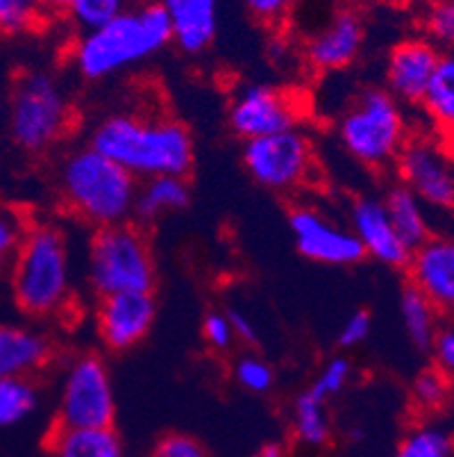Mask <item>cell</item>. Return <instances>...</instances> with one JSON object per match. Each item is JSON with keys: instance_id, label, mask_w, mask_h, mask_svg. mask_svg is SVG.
Listing matches in <instances>:
<instances>
[{"instance_id": "5", "label": "cell", "mask_w": 454, "mask_h": 457, "mask_svg": "<svg viewBox=\"0 0 454 457\" xmlns=\"http://www.w3.org/2000/svg\"><path fill=\"white\" fill-rule=\"evenodd\" d=\"M5 116L12 144L32 157L57 151L78 128L69 87L48 69L21 71L5 103Z\"/></svg>"}, {"instance_id": "25", "label": "cell", "mask_w": 454, "mask_h": 457, "mask_svg": "<svg viewBox=\"0 0 454 457\" xmlns=\"http://www.w3.org/2000/svg\"><path fill=\"white\" fill-rule=\"evenodd\" d=\"M420 107L441 132L454 135V51L441 53Z\"/></svg>"}, {"instance_id": "22", "label": "cell", "mask_w": 454, "mask_h": 457, "mask_svg": "<svg viewBox=\"0 0 454 457\" xmlns=\"http://www.w3.org/2000/svg\"><path fill=\"white\" fill-rule=\"evenodd\" d=\"M382 201H384V207L389 212V219L393 223L395 232H398V237L409 251H416L420 244L430 239L432 226L430 216H427V207L405 185H400V182L391 185L384 191Z\"/></svg>"}, {"instance_id": "39", "label": "cell", "mask_w": 454, "mask_h": 457, "mask_svg": "<svg viewBox=\"0 0 454 457\" xmlns=\"http://www.w3.org/2000/svg\"><path fill=\"white\" fill-rule=\"evenodd\" d=\"M430 353L434 355V367L454 380V317H448V323L439 326Z\"/></svg>"}, {"instance_id": "14", "label": "cell", "mask_w": 454, "mask_h": 457, "mask_svg": "<svg viewBox=\"0 0 454 457\" xmlns=\"http://www.w3.org/2000/svg\"><path fill=\"white\" fill-rule=\"evenodd\" d=\"M366 44V23L352 7H341L316 28L302 44L307 69L318 76H332L350 69L359 60Z\"/></svg>"}, {"instance_id": "2", "label": "cell", "mask_w": 454, "mask_h": 457, "mask_svg": "<svg viewBox=\"0 0 454 457\" xmlns=\"http://www.w3.org/2000/svg\"><path fill=\"white\" fill-rule=\"evenodd\" d=\"M170 46V26L160 3H139L105 26L78 32L66 60L85 82H105L161 55Z\"/></svg>"}, {"instance_id": "7", "label": "cell", "mask_w": 454, "mask_h": 457, "mask_svg": "<svg viewBox=\"0 0 454 457\" xmlns=\"http://www.w3.org/2000/svg\"><path fill=\"white\" fill-rule=\"evenodd\" d=\"M85 276L95 298L123 292H155L157 260L148 228L125 221L91 230Z\"/></svg>"}, {"instance_id": "19", "label": "cell", "mask_w": 454, "mask_h": 457, "mask_svg": "<svg viewBox=\"0 0 454 457\" xmlns=\"http://www.w3.org/2000/svg\"><path fill=\"white\" fill-rule=\"evenodd\" d=\"M170 26V44L189 57L205 55L219 35L220 0H157Z\"/></svg>"}, {"instance_id": "21", "label": "cell", "mask_w": 454, "mask_h": 457, "mask_svg": "<svg viewBox=\"0 0 454 457\" xmlns=\"http://www.w3.org/2000/svg\"><path fill=\"white\" fill-rule=\"evenodd\" d=\"M191 203V187L186 178L157 176L139 180L132 210V221L150 228L170 214L186 210Z\"/></svg>"}, {"instance_id": "4", "label": "cell", "mask_w": 454, "mask_h": 457, "mask_svg": "<svg viewBox=\"0 0 454 457\" xmlns=\"http://www.w3.org/2000/svg\"><path fill=\"white\" fill-rule=\"evenodd\" d=\"M12 301L28 319L66 314L75 294L70 235L55 219H32L10 267Z\"/></svg>"}, {"instance_id": "10", "label": "cell", "mask_w": 454, "mask_h": 457, "mask_svg": "<svg viewBox=\"0 0 454 457\" xmlns=\"http://www.w3.org/2000/svg\"><path fill=\"white\" fill-rule=\"evenodd\" d=\"M225 123L239 141L275 135L302 123L298 94L273 82H248L230 96Z\"/></svg>"}, {"instance_id": "18", "label": "cell", "mask_w": 454, "mask_h": 457, "mask_svg": "<svg viewBox=\"0 0 454 457\" xmlns=\"http://www.w3.org/2000/svg\"><path fill=\"white\" fill-rule=\"evenodd\" d=\"M55 360V339L39 326L0 323V378H37Z\"/></svg>"}, {"instance_id": "17", "label": "cell", "mask_w": 454, "mask_h": 457, "mask_svg": "<svg viewBox=\"0 0 454 457\" xmlns=\"http://www.w3.org/2000/svg\"><path fill=\"white\" fill-rule=\"evenodd\" d=\"M407 282L434 305L441 317H454V237H434L411 251Z\"/></svg>"}, {"instance_id": "37", "label": "cell", "mask_w": 454, "mask_h": 457, "mask_svg": "<svg viewBox=\"0 0 454 457\" xmlns=\"http://www.w3.org/2000/svg\"><path fill=\"white\" fill-rule=\"evenodd\" d=\"M302 0H244L245 10L261 26H282Z\"/></svg>"}, {"instance_id": "27", "label": "cell", "mask_w": 454, "mask_h": 457, "mask_svg": "<svg viewBox=\"0 0 454 457\" xmlns=\"http://www.w3.org/2000/svg\"><path fill=\"white\" fill-rule=\"evenodd\" d=\"M352 376H355V364H352V360L345 353H339V355H332L330 360H325L320 364V369L316 371L314 380L310 382L307 389L316 398H320V401L330 403L348 389Z\"/></svg>"}, {"instance_id": "29", "label": "cell", "mask_w": 454, "mask_h": 457, "mask_svg": "<svg viewBox=\"0 0 454 457\" xmlns=\"http://www.w3.org/2000/svg\"><path fill=\"white\" fill-rule=\"evenodd\" d=\"M44 26L37 0H0V37H28Z\"/></svg>"}, {"instance_id": "35", "label": "cell", "mask_w": 454, "mask_h": 457, "mask_svg": "<svg viewBox=\"0 0 454 457\" xmlns=\"http://www.w3.org/2000/svg\"><path fill=\"white\" fill-rule=\"evenodd\" d=\"M425 32L434 46L454 51V0H434L427 7Z\"/></svg>"}, {"instance_id": "11", "label": "cell", "mask_w": 454, "mask_h": 457, "mask_svg": "<svg viewBox=\"0 0 454 457\" xmlns=\"http://www.w3.org/2000/svg\"><path fill=\"white\" fill-rule=\"evenodd\" d=\"M291 239L305 260L323 267L348 269L366 260L364 248L348 228V223L334 221L325 210L311 203H293L289 207Z\"/></svg>"}, {"instance_id": "38", "label": "cell", "mask_w": 454, "mask_h": 457, "mask_svg": "<svg viewBox=\"0 0 454 457\" xmlns=\"http://www.w3.org/2000/svg\"><path fill=\"white\" fill-rule=\"evenodd\" d=\"M370 330H373V314H370L366 307H359V310L350 312L345 321L341 323L339 337H336V344H339L343 351H352V348L361 346L370 337Z\"/></svg>"}, {"instance_id": "41", "label": "cell", "mask_w": 454, "mask_h": 457, "mask_svg": "<svg viewBox=\"0 0 454 457\" xmlns=\"http://www.w3.org/2000/svg\"><path fill=\"white\" fill-rule=\"evenodd\" d=\"M73 3L75 0H37V5H39V12L45 19V23L50 19H66Z\"/></svg>"}, {"instance_id": "12", "label": "cell", "mask_w": 454, "mask_h": 457, "mask_svg": "<svg viewBox=\"0 0 454 457\" xmlns=\"http://www.w3.org/2000/svg\"><path fill=\"white\" fill-rule=\"evenodd\" d=\"M398 182L432 210H454V162L430 137H409L393 164Z\"/></svg>"}, {"instance_id": "13", "label": "cell", "mask_w": 454, "mask_h": 457, "mask_svg": "<svg viewBox=\"0 0 454 457\" xmlns=\"http://www.w3.org/2000/svg\"><path fill=\"white\" fill-rule=\"evenodd\" d=\"M155 292H123L95 298L94 328L107 353H128L145 342L157 321Z\"/></svg>"}, {"instance_id": "20", "label": "cell", "mask_w": 454, "mask_h": 457, "mask_svg": "<svg viewBox=\"0 0 454 457\" xmlns=\"http://www.w3.org/2000/svg\"><path fill=\"white\" fill-rule=\"evenodd\" d=\"M48 457H128L123 437L114 426L105 428H50L45 437Z\"/></svg>"}, {"instance_id": "8", "label": "cell", "mask_w": 454, "mask_h": 457, "mask_svg": "<svg viewBox=\"0 0 454 457\" xmlns=\"http://www.w3.org/2000/svg\"><path fill=\"white\" fill-rule=\"evenodd\" d=\"M241 162L250 180L275 196H291L320 178L318 153L300 126L244 141Z\"/></svg>"}, {"instance_id": "36", "label": "cell", "mask_w": 454, "mask_h": 457, "mask_svg": "<svg viewBox=\"0 0 454 457\" xmlns=\"http://www.w3.org/2000/svg\"><path fill=\"white\" fill-rule=\"evenodd\" d=\"M148 457H211V453L194 435L170 430L153 444Z\"/></svg>"}, {"instance_id": "23", "label": "cell", "mask_w": 454, "mask_h": 457, "mask_svg": "<svg viewBox=\"0 0 454 457\" xmlns=\"http://www.w3.org/2000/svg\"><path fill=\"white\" fill-rule=\"evenodd\" d=\"M330 403L316 398L310 389L295 394L289 410L293 439L310 451H323L332 442V419L327 412Z\"/></svg>"}, {"instance_id": "9", "label": "cell", "mask_w": 454, "mask_h": 457, "mask_svg": "<svg viewBox=\"0 0 454 457\" xmlns=\"http://www.w3.org/2000/svg\"><path fill=\"white\" fill-rule=\"evenodd\" d=\"M116 394L107 360L100 353L80 351L62 362L55 396V426H114Z\"/></svg>"}, {"instance_id": "28", "label": "cell", "mask_w": 454, "mask_h": 457, "mask_svg": "<svg viewBox=\"0 0 454 457\" xmlns=\"http://www.w3.org/2000/svg\"><path fill=\"white\" fill-rule=\"evenodd\" d=\"M275 369L266 357L257 353H241L232 362V380L236 387L252 396H264L275 387Z\"/></svg>"}, {"instance_id": "26", "label": "cell", "mask_w": 454, "mask_h": 457, "mask_svg": "<svg viewBox=\"0 0 454 457\" xmlns=\"http://www.w3.org/2000/svg\"><path fill=\"white\" fill-rule=\"evenodd\" d=\"M39 403L41 387L37 378H0V430L35 417Z\"/></svg>"}, {"instance_id": "15", "label": "cell", "mask_w": 454, "mask_h": 457, "mask_svg": "<svg viewBox=\"0 0 454 457\" xmlns=\"http://www.w3.org/2000/svg\"><path fill=\"white\" fill-rule=\"evenodd\" d=\"M439 46L432 44L427 37H407L398 41L386 53L382 87L400 105L420 107V101L439 64Z\"/></svg>"}, {"instance_id": "30", "label": "cell", "mask_w": 454, "mask_h": 457, "mask_svg": "<svg viewBox=\"0 0 454 457\" xmlns=\"http://www.w3.org/2000/svg\"><path fill=\"white\" fill-rule=\"evenodd\" d=\"M454 446L448 432L436 426H420L407 435L391 457H452Z\"/></svg>"}, {"instance_id": "40", "label": "cell", "mask_w": 454, "mask_h": 457, "mask_svg": "<svg viewBox=\"0 0 454 457\" xmlns=\"http://www.w3.org/2000/svg\"><path fill=\"white\" fill-rule=\"evenodd\" d=\"M225 312H227V319L232 323L236 342L245 344V346H255L257 339H260V330H257L255 321H252L248 312L241 310V307H227Z\"/></svg>"}, {"instance_id": "33", "label": "cell", "mask_w": 454, "mask_h": 457, "mask_svg": "<svg viewBox=\"0 0 454 457\" xmlns=\"http://www.w3.org/2000/svg\"><path fill=\"white\" fill-rule=\"evenodd\" d=\"M450 387H452V380L441 369H423L411 382V401L425 412L441 410L448 403Z\"/></svg>"}, {"instance_id": "42", "label": "cell", "mask_w": 454, "mask_h": 457, "mask_svg": "<svg viewBox=\"0 0 454 457\" xmlns=\"http://www.w3.org/2000/svg\"><path fill=\"white\" fill-rule=\"evenodd\" d=\"M255 457H291V451L282 442H268L257 451Z\"/></svg>"}, {"instance_id": "43", "label": "cell", "mask_w": 454, "mask_h": 457, "mask_svg": "<svg viewBox=\"0 0 454 457\" xmlns=\"http://www.w3.org/2000/svg\"><path fill=\"white\" fill-rule=\"evenodd\" d=\"M3 116H5V101L0 98V119H3Z\"/></svg>"}, {"instance_id": "24", "label": "cell", "mask_w": 454, "mask_h": 457, "mask_svg": "<svg viewBox=\"0 0 454 457\" xmlns=\"http://www.w3.org/2000/svg\"><path fill=\"white\" fill-rule=\"evenodd\" d=\"M398 312L402 330H405L411 346H416L423 353H430L432 344H434V337L441 326V314L434 310V305H432L418 289H414V287L407 282V285L402 287V292H400Z\"/></svg>"}, {"instance_id": "6", "label": "cell", "mask_w": 454, "mask_h": 457, "mask_svg": "<svg viewBox=\"0 0 454 457\" xmlns=\"http://www.w3.org/2000/svg\"><path fill=\"white\" fill-rule=\"evenodd\" d=\"M409 137L405 105L382 85L359 87L336 116L339 146L368 171L393 169Z\"/></svg>"}, {"instance_id": "31", "label": "cell", "mask_w": 454, "mask_h": 457, "mask_svg": "<svg viewBox=\"0 0 454 457\" xmlns=\"http://www.w3.org/2000/svg\"><path fill=\"white\" fill-rule=\"evenodd\" d=\"M132 5L135 0H75L66 21L75 28V32H87L105 26L107 21L116 19Z\"/></svg>"}, {"instance_id": "1", "label": "cell", "mask_w": 454, "mask_h": 457, "mask_svg": "<svg viewBox=\"0 0 454 457\" xmlns=\"http://www.w3.org/2000/svg\"><path fill=\"white\" fill-rule=\"evenodd\" d=\"M87 144L136 180L186 178L195 164L194 132L177 116L148 110H114L98 116Z\"/></svg>"}, {"instance_id": "3", "label": "cell", "mask_w": 454, "mask_h": 457, "mask_svg": "<svg viewBox=\"0 0 454 457\" xmlns=\"http://www.w3.org/2000/svg\"><path fill=\"white\" fill-rule=\"evenodd\" d=\"M53 185L64 214L91 230L132 221L139 180L87 141L57 155Z\"/></svg>"}, {"instance_id": "34", "label": "cell", "mask_w": 454, "mask_h": 457, "mask_svg": "<svg viewBox=\"0 0 454 457\" xmlns=\"http://www.w3.org/2000/svg\"><path fill=\"white\" fill-rule=\"evenodd\" d=\"M200 332H202V342L216 355L230 353L236 344L235 330L227 319L225 310H207L200 321Z\"/></svg>"}, {"instance_id": "32", "label": "cell", "mask_w": 454, "mask_h": 457, "mask_svg": "<svg viewBox=\"0 0 454 457\" xmlns=\"http://www.w3.org/2000/svg\"><path fill=\"white\" fill-rule=\"evenodd\" d=\"M30 221L32 219L25 212L0 203V276L10 271Z\"/></svg>"}, {"instance_id": "16", "label": "cell", "mask_w": 454, "mask_h": 457, "mask_svg": "<svg viewBox=\"0 0 454 457\" xmlns=\"http://www.w3.org/2000/svg\"><path fill=\"white\" fill-rule=\"evenodd\" d=\"M348 228L364 248V255L389 269H405L411 251L402 244L389 219L384 201L375 194H359L350 201Z\"/></svg>"}]
</instances>
